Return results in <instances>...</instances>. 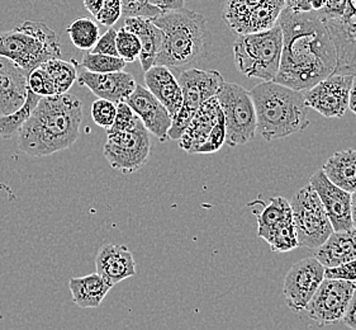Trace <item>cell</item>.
<instances>
[{"mask_svg": "<svg viewBox=\"0 0 356 330\" xmlns=\"http://www.w3.org/2000/svg\"><path fill=\"white\" fill-rule=\"evenodd\" d=\"M278 24L283 49L274 83L306 92L336 72L335 45L316 12L296 13L284 8Z\"/></svg>", "mask_w": 356, "mask_h": 330, "instance_id": "1", "label": "cell"}, {"mask_svg": "<svg viewBox=\"0 0 356 330\" xmlns=\"http://www.w3.org/2000/svg\"><path fill=\"white\" fill-rule=\"evenodd\" d=\"M83 121L81 102L74 94L43 97L18 132V148L33 158H43L72 148Z\"/></svg>", "mask_w": 356, "mask_h": 330, "instance_id": "2", "label": "cell"}, {"mask_svg": "<svg viewBox=\"0 0 356 330\" xmlns=\"http://www.w3.org/2000/svg\"><path fill=\"white\" fill-rule=\"evenodd\" d=\"M151 21L163 32L155 65L180 69L206 58L212 37L204 15L183 8L165 12Z\"/></svg>", "mask_w": 356, "mask_h": 330, "instance_id": "3", "label": "cell"}, {"mask_svg": "<svg viewBox=\"0 0 356 330\" xmlns=\"http://www.w3.org/2000/svg\"><path fill=\"white\" fill-rule=\"evenodd\" d=\"M257 112V131L266 141L291 136L309 125L308 106L302 92L263 81L250 91Z\"/></svg>", "mask_w": 356, "mask_h": 330, "instance_id": "4", "label": "cell"}, {"mask_svg": "<svg viewBox=\"0 0 356 330\" xmlns=\"http://www.w3.org/2000/svg\"><path fill=\"white\" fill-rule=\"evenodd\" d=\"M0 56L31 72L50 60L60 58V37L43 22H23L13 29L0 32Z\"/></svg>", "mask_w": 356, "mask_h": 330, "instance_id": "5", "label": "cell"}, {"mask_svg": "<svg viewBox=\"0 0 356 330\" xmlns=\"http://www.w3.org/2000/svg\"><path fill=\"white\" fill-rule=\"evenodd\" d=\"M283 35L278 23L265 32L241 35L234 43L237 70L246 78L275 79L280 66Z\"/></svg>", "mask_w": 356, "mask_h": 330, "instance_id": "6", "label": "cell"}, {"mask_svg": "<svg viewBox=\"0 0 356 330\" xmlns=\"http://www.w3.org/2000/svg\"><path fill=\"white\" fill-rule=\"evenodd\" d=\"M178 83L183 93V103L178 113L172 117L168 137L179 140L200 106L220 93L225 80L221 72L216 70L188 69L180 72Z\"/></svg>", "mask_w": 356, "mask_h": 330, "instance_id": "7", "label": "cell"}, {"mask_svg": "<svg viewBox=\"0 0 356 330\" xmlns=\"http://www.w3.org/2000/svg\"><path fill=\"white\" fill-rule=\"evenodd\" d=\"M216 97L225 117L226 144L229 148L248 144L257 131V112L249 91L225 81Z\"/></svg>", "mask_w": 356, "mask_h": 330, "instance_id": "8", "label": "cell"}, {"mask_svg": "<svg viewBox=\"0 0 356 330\" xmlns=\"http://www.w3.org/2000/svg\"><path fill=\"white\" fill-rule=\"evenodd\" d=\"M291 207L300 246L316 251L334 233V228L311 184L293 196Z\"/></svg>", "mask_w": 356, "mask_h": 330, "instance_id": "9", "label": "cell"}, {"mask_svg": "<svg viewBox=\"0 0 356 330\" xmlns=\"http://www.w3.org/2000/svg\"><path fill=\"white\" fill-rule=\"evenodd\" d=\"M284 0H226L222 18L238 36L273 29L284 10Z\"/></svg>", "mask_w": 356, "mask_h": 330, "instance_id": "10", "label": "cell"}, {"mask_svg": "<svg viewBox=\"0 0 356 330\" xmlns=\"http://www.w3.org/2000/svg\"><path fill=\"white\" fill-rule=\"evenodd\" d=\"M103 154L109 165L115 171H120L123 174L137 172L150 159L149 131L140 121L134 129L107 134Z\"/></svg>", "mask_w": 356, "mask_h": 330, "instance_id": "11", "label": "cell"}, {"mask_svg": "<svg viewBox=\"0 0 356 330\" xmlns=\"http://www.w3.org/2000/svg\"><path fill=\"white\" fill-rule=\"evenodd\" d=\"M355 288L354 282L325 278L308 302L307 314L318 327L340 323Z\"/></svg>", "mask_w": 356, "mask_h": 330, "instance_id": "12", "label": "cell"}, {"mask_svg": "<svg viewBox=\"0 0 356 330\" xmlns=\"http://www.w3.org/2000/svg\"><path fill=\"white\" fill-rule=\"evenodd\" d=\"M325 267L314 257H307L294 263L285 276L283 283L286 306L293 313L305 311L325 280Z\"/></svg>", "mask_w": 356, "mask_h": 330, "instance_id": "13", "label": "cell"}, {"mask_svg": "<svg viewBox=\"0 0 356 330\" xmlns=\"http://www.w3.org/2000/svg\"><path fill=\"white\" fill-rule=\"evenodd\" d=\"M354 75L332 74L306 92H302L308 108L326 118H340L349 109L350 91Z\"/></svg>", "mask_w": 356, "mask_h": 330, "instance_id": "14", "label": "cell"}, {"mask_svg": "<svg viewBox=\"0 0 356 330\" xmlns=\"http://www.w3.org/2000/svg\"><path fill=\"white\" fill-rule=\"evenodd\" d=\"M330 33L336 49L356 56V0H327L316 12Z\"/></svg>", "mask_w": 356, "mask_h": 330, "instance_id": "15", "label": "cell"}, {"mask_svg": "<svg viewBox=\"0 0 356 330\" xmlns=\"http://www.w3.org/2000/svg\"><path fill=\"white\" fill-rule=\"evenodd\" d=\"M309 184L318 196L334 231L353 229L351 194L335 186L322 169L312 174Z\"/></svg>", "mask_w": 356, "mask_h": 330, "instance_id": "16", "label": "cell"}, {"mask_svg": "<svg viewBox=\"0 0 356 330\" xmlns=\"http://www.w3.org/2000/svg\"><path fill=\"white\" fill-rule=\"evenodd\" d=\"M126 102L149 132L163 143L169 139L168 134L172 123V117L145 86L137 84L134 93Z\"/></svg>", "mask_w": 356, "mask_h": 330, "instance_id": "17", "label": "cell"}, {"mask_svg": "<svg viewBox=\"0 0 356 330\" xmlns=\"http://www.w3.org/2000/svg\"><path fill=\"white\" fill-rule=\"evenodd\" d=\"M80 86H86L99 100L113 102L115 104L127 101L136 89L135 78L126 72L94 74L83 70L78 75Z\"/></svg>", "mask_w": 356, "mask_h": 330, "instance_id": "18", "label": "cell"}, {"mask_svg": "<svg viewBox=\"0 0 356 330\" xmlns=\"http://www.w3.org/2000/svg\"><path fill=\"white\" fill-rule=\"evenodd\" d=\"M29 72L0 56V116L18 111L29 93Z\"/></svg>", "mask_w": 356, "mask_h": 330, "instance_id": "19", "label": "cell"}, {"mask_svg": "<svg viewBox=\"0 0 356 330\" xmlns=\"http://www.w3.org/2000/svg\"><path fill=\"white\" fill-rule=\"evenodd\" d=\"M95 269L112 286L137 274L135 258L124 245H103L95 257Z\"/></svg>", "mask_w": 356, "mask_h": 330, "instance_id": "20", "label": "cell"}, {"mask_svg": "<svg viewBox=\"0 0 356 330\" xmlns=\"http://www.w3.org/2000/svg\"><path fill=\"white\" fill-rule=\"evenodd\" d=\"M221 112L217 97L203 103L179 139V146L189 154H197L212 132Z\"/></svg>", "mask_w": 356, "mask_h": 330, "instance_id": "21", "label": "cell"}, {"mask_svg": "<svg viewBox=\"0 0 356 330\" xmlns=\"http://www.w3.org/2000/svg\"><path fill=\"white\" fill-rule=\"evenodd\" d=\"M145 88L164 106L171 117L177 115L183 103V93L177 77L169 68L154 65L145 72Z\"/></svg>", "mask_w": 356, "mask_h": 330, "instance_id": "22", "label": "cell"}, {"mask_svg": "<svg viewBox=\"0 0 356 330\" xmlns=\"http://www.w3.org/2000/svg\"><path fill=\"white\" fill-rule=\"evenodd\" d=\"M314 258L325 268H335L356 259V228L334 231L327 240L314 251Z\"/></svg>", "mask_w": 356, "mask_h": 330, "instance_id": "23", "label": "cell"}, {"mask_svg": "<svg viewBox=\"0 0 356 330\" xmlns=\"http://www.w3.org/2000/svg\"><path fill=\"white\" fill-rule=\"evenodd\" d=\"M123 29L132 32L141 42L140 63L146 72L155 65L157 54L163 43V32L147 18H124Z\"/></svg>", "mask_w": 356, "mask_h": 330, "instance_id": "24", "label": "cell"}, {"mask_svg": "<svg viewBox=\"0 0 356 330\" xmlns=\"http://www.w3.org/2000/svg\"><path fill=\"white\" fill-rule=\"evenodd\" d=\"M112 288L113 286L108 283L98 273L72 278L69 282L72 301L81 309L99 308L100 304Z\"/></svg>", "mask_w": 356, "mask_h": 330, "instance_id": "25", "label": "cell"}, {"mask_svg": "<svg viewBox=\"0 0 356 330\" xmlns=\"http://www.w3.org/2000/svg\"><path fill=\"white\" fill-rule=\"evenodd\" d=\"M328 180L343 191L353 194L356 191V150L339 151L328 158L322 166Z\"/></svg>", "mask_w": 356, "mask_h": 330, "instance_id": "26", "label": "cell"}, {"mask_svg": "<svg viewBox=\"0 0 356 330\" xmlns=\"http://www.w3.org/2000/svg\"><path fill=\"white\" fill-rule=\"evenodd\" d=\"M292 223L291 202L284 197H274L257 214V237L266 242L273 233Z\"/></svg>", "mask_w": 356, "mask_h": 330, "instance_id": "27", "label": "cell"}, {"mask_svg": "<svg viewBox=\"0 0 356 330\" xmlns=\"http://www.w3.org/2000/svg\"><path fill=\"white\" fill-rule=\"evenodd\" d=\"M41 66L50 75L56 91V95L69 93L70 88L78 79L79 64L75 60L66 61L61 58H54Z\"/></svg>", "mask_w": 356, "mask_h": 330, "instance_id": "28", "label": "cell"}, {"mask_svg": "<svg viewBox=\"0 0 356 330\" xmlns=\"http://www.w3.org/2000/svg\"><path fill=\"white\" fill-rule=\"evenodd\" d=\"M40 100H41L40 95L32 93L29 89L26 102L18 111H15L10 115L0 116V137L12 139L17 135L22 126L26 123L32 115V112L35 111Z\"/></svg>", "mask_w": 356, "mask_h": 330, "instance_id": "29", "label": "cell"}, {"mask_svg": "<svg viewBox=\"0 0 356 330\" xmlns=\"http://www.w3.org/2000/svg\"><path fill=\"white\" fill-rule=\"evenodd\" d=\"M66 32L79 50H92L100 37L98 24L89 18H79L72 22Z\"/></svg>", "mask_w": 356, "mask_h": 330, "instance_id": "30", "label": "cell"}, {"mask_svg": "<svg viewBox=\"0 0 356 330\" xmlns=\"http://www.w3.org/2000/svg\"><path fill=\"white\" fill-rule=\"evenodd\" d=\"M127 63L121 58H114L108 55H100L88 52L81 60L80 66L84 70L94 74H109V72H123Z\"/></svg>", "mask_w": 356, "mask_h": 330, "instance_id": "31", "label": "cell"}, {"mask_svg": "<svg viewBox=\"0 0 356 330\" xmlns=\"http://www.w3.org/2000/svg\"><path fill=\"white\" fill-rule=\"evenodd\" d=\"M118 56L123 58L126 63H135L137 58H140L141 54V42L138 37L129 32L127 29H123L117 31V38H115Z\"/></svg>", "mask_w": 356, "mask_h": 330, "instance_id": "32", "label": "cell"}, {"mask_svg": "<svg viewBox=\"0 0 356 330\" xmlns=\"http://www.w3.org/2000/svg\"><path fill=\"white\" fill-rule=\"evenodd\" d=\"M266 243L270 245L271 251L274 253H286V251L297 249L300 246V243H298L294 221L273 233L266 240Z\"/></svg>", "mask_w": 356, "mask_h": 330, "instance_id": "33", "label": "cell"}, {"mask_svg": "<svg viewBox=\"0 0 356 330\" xmlns=\"http://www.w3.org/2000/svg\"><path fill=\"white\" fill-rule=\"evenodd\" d=\"M122 15L124 18H156L163 12L151 6L149 0H121Z\"/></svg>", "mask_w": 356, "mask_h": 330, "instance_id": "34", "label": "cell"}, {"mask_svg": "<svg viewBox=\"0 0 356 330\" xmlns=\"http://www.w3.org/2000/svg\"><path fill=\"white\" fill-rule=\"evenodd\" d=\"M29 89L32 93L43 97H52L56 95V91L54 83L51 80L50 75L43 69L42 66H38L35 70L29 74Z\"/></svg>", "mask_w": 356, "mask_h": 330, "instance_id": "35", "label": "cell"}, {"mask_svg": "<svg viewBox=\"0 0 356 330\" xmlns=\"http://www.w3.org/2000/svg\"><path fill=\"white\" fill-rule=\"evenodd\" d=\"M117 115V104L113 102L99 100L94 101L92 104V118L94 123L102 129H111Z\"/></svg>", "mask_w": 356, "mask_h": 330, "instance_id": "36", "label": "cell"}, {"mask_svg": "<svg viewBox=\"0 0 356 330\" xmlns=\"http://www.w3.org/2000/svg\"><path fill=\"white\" fill-rule=\"evenodd\" d=\"M141 120L137 117L132 108L129 107L127 102H122L117 104V115L113 125L111 129H107V134L113 132H122L127 129H134Z\"/></svg>", "mask_w": 356, "mask_h": 330, "instance_id": "37", "label": "cell"}, {"mask_svg": "<svg viewBox=\"0 0 356 330\" xmlns=\"http://www.w3.org/2000/svg\"><path fill=\"white\" fill-rule=\"evenodd\" d=\"M223 144H226V126H225V117L221 112L212 132L209 134L206 143L200 146L197 154H213L216 151L220 150Z\"/></svg>", "mask_w": 356, "mask_h": 330, "instance_id": "38", "label": "cell"}, {"mask_svg": "<svg viewBox=\"0 0 356 330\" xmlns=\"http://www.w3.org/2000/svg\"><path fill=\"white\" fill-rule=\"evenodd\" d=\"M122 17L121 0H104L98 15H95V19L102 26L113 27Z\"/></svg>", "mask_w": 356, "mask_h": 330, "instance_id": "39", "label": "cell"}, {"mask_svg": "<svg viewBox=\"0 0 356 330\" xmlns=\"http://www.w3.org/2000/svg\"><path fill=\"white\" fill-rule=\"evenodd\" d=\"M115 38H117V31L113 27L108 29L106 33L99 37L98 42L94 46L90 52L120 58L118 51H117V45H115Z\"/></svg>", "mask_w": 356, "mask_h": 330, "instance_id": "40", "label": "cell"}, {"mask_svg": "<svg viewBox=\"0 0 356 330\" xmlns=\"http://www.w3.org/2000/svg\"><path fill=\"white\" fill-rule=\"evenodd\" d=\"M325 278L327 280H343L356 283V259L349 263L335 268L325 269Z\"/></svg>", "mask_w": 356, "mask_h": 330, "instance_id": "41", "label": "cell"}, {"mask_svg": "<svg viewBox=\"0 0 356 330\" xmlns=\"http://www.w3.org/2000/svg\"><path fill=\"white\" fill-rule=\"evenodd\" d=\"M149 3L165 13V12H174V10L183 9L186 0H149Z\"/></svg>", "mask_w": 356, "mask_h": 330, "instance_id": "42", "label": "cell"}, {"mask_svg": "<svg viewBox=\"0 0 356 330\" xmlns=\"http://www.w3.org/2000/svg\"><path fill=\"white\" fill-rule=\"evenodd\" d=\"M341 322H343L346 327H349L350 329L356 330V288Z\"/></svg>", "mask_w": 356, "mask_h": 330, "instance_id": "43", "label": "cell"}, {"mask_svg": "<svg viewBox=\"0 0 356 330\" xmlns=\"http://www.w3.org/2000/svg\"><path fill=\"white\" fill-rule=\"evenodd\" d=\"M285 8L296 13L312 12L309 0H284Z\"/></svg>", "mask_w": 356, "mask_h": 330, "instance_id": "44", "label": "cell"}, {"mask_svg": "<svg viewBox=\"0 0 356 330\" xmlns=\"http://www.w3.org/2000/svg\"><path fill=\"white\" fill-rule=\"evenodd\" d=\"M103 1H104V0H83L86 10H88L90 15H94V17L98 15V12H99L100 8H102Z\"/></svg>", "mask_w": 356, "mask_h": 330, "instance_id": "45", "label": "cell"}, {"mask_svg": "<svg viewBox=\"0 0 356 330\" xmlns=\"http://www.w3.org/2000/svg\"><path fill=\"white\" fill-rule=\"evenodd\" d=\"M349 108L351 112L356 115V77H354L351 91H350Z\"/></svg>", "mask_w": 356, "mask_h": 330, "instance_id": "46", "label": "cell"}, {"mask_svg": "<svg viewBox=\"0 0 356 330\" xmlns=\"http://www.w3.org/2000/svg\"><path fill=\"white\" fill-rule=\"evenodd\" d=\"M312 12H320L323 8L326 7L327 0H309Z\"/></svg>", "mask_w": 356, "mask_h": 330, "instance_id": "47", "label": "cell"}, {"mask_svg": "<svg viewBox=\"0 0 356 330\" xmlns=\"http://www.w3.org/2000/svg\"><path fill=\"white\" fill-rule=\"evenodd\" d=\"M351 219H353V226L356 228V191L351 194Z\"/></svg>", "mask_w": 356, "mask_h": 330, "instance_id": "48", "label": "cell"}]
</instances>
